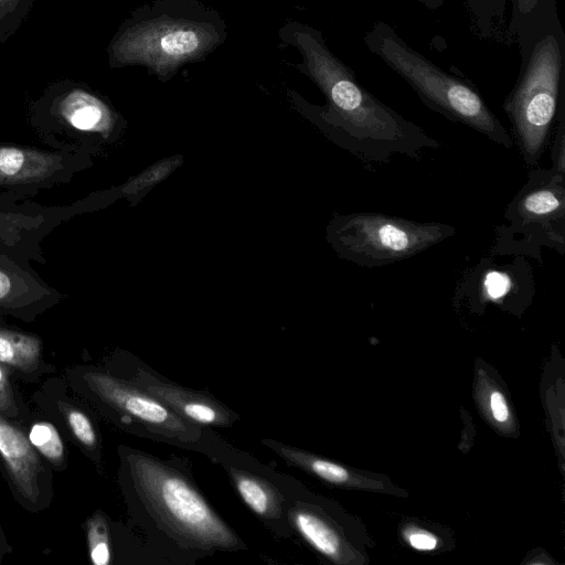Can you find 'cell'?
Segmentation results:
<instances>
[{
	"label": "cell",
	"mask_w": 565,
	"mask_h": 565,
	"mask_svg": "<svg viewBox=\"0 0 565 565\" xmlns=\"http://www.w3.org/2000/svg\"><path fill=\"white\" fill-rule=\"evenodd\" d=\"M493 417L498 422L507 420L509 416L508 406L504 396L500 392H493L490 399Z\"/></svg>",
	"instance_id": "obj_24"
},
{
	"label": "cell",
	"mask_w": 565,
	"mask_h": 565,
	"mask_svg": "<svg viewBox=\"0 0 565 565\" xmlns=\"http://www.w3.org/2000/svg\"><path fill=\"white\" fill-rule=\"evenodd\" d=\"M127 462L140 499L170 535L202 550L241 546L235 532L179 471L138 451H129Z\"/></svg>",
	"instance_id": "obj_5"
},
{
	"label": "cell",
	"mask_w": 565,
	"mask_h": 565,
	"mask_svg": "<svg viewBox=\"0 0 565 565\" xmlns=\"http://www.w3.org/2000/svg\"><path fill=\"white\" fill-rule=\"evenodd\" d=\"M0 363L28 383L39 382L55 367L44 359L43 344L38 337L0 329Z\"/></svg>",
	"instance_id": "obj_12"
},
{
	"label": "cell",
	"mask_w": 565,
	"mask_h": 565,
	"mask_svg": "<svg viewBox=\"0 0 565 565\" xmlns=\"http://www.w3.org/2000/svg\"><path fill=\"white\" fill-rule=\"evenodd\" d=\"M88 555L95 565L111 562V542L108 523L100 511H95L86 521Z\"/></svg>",
	"instance_id": "obj_19"
},
{
	"label": "cell",
	"mask_w": 565,
	"mask_h": 565,
	"mask_svg": "<svg viewBox=\"0 0 565 565\" xmlns=\"http://www.w3.org/2000/svg\"><path fill=\"white\" fill-rule=\"evenodd\" d=\"M224 36L218 19L189 0H163L141 11L114 44L119 64H138L160 77L173 75L216 47Z\"/></svg>",
	"instance_id": "obj_4"
},
{
	"label": "cell",
	"mask_w": 565,
	"mask_h": 565,
	"mask_svg": "<svg viewBox=\"0 0 565 565\" xmlns=\"http://www.w3.org/2000/svg\"><path fill=\"white\" fill-rule=\"evenodd\" d=\"M0 472L14 500L38 513L53 499V470L30 445L22 425L0 413Z\"/></svg>",
	"instance_id": "obj_8"
},
{
	"label": "cell",
	"mask_w": 565,
	"mask_h": 565,
	"mask_svg": "<svg viewBox=\"0 0 565 565\" xmlns=\"http://www.w3.org/2000/svg\"><path fill=\"white\" fill-rule=\"evenodd\" d=\"M365 46L399 75L425 105L461 122L491 141L511 148L513 138L469 79L438 67L411 47L386 22L374 23L363 38Z\"/></svg>",
	"instance_id": "obj_3"
},
{
	"label": "cell",
	"mask_w": 565,
	"mask_h": 565,
	"mask_svg": "<svg viewBox=\"0 0 565 565\" xmlns=\"http://www.w3.org/2000/svg\"><path fill=\"white\" fill-rule=\"evenodd\" d=\"M558 20L556 0H512L507 36L515 42Z\"/></svg>",
	"instance_id": "obj_15"
},
{
	"label": "cell",
	"mask_w": 565,
	"mask_h": 565,
	"mask_svg": "<svg viewBox=\"0 0 565 565\" xmlns=\"http://www.w3.org/2000/svg\"><path fill=\"white\" fill-rule=\"evenodd\" d=\"M451 225L419 223L373 212L338 215L329 241L344 259L372 268L407 259L452 236Z\"/></svg>",
	"instance_id": "obj_6"
},
{
	"label": "cell",
	"mask_w": 565,
	"mask_h": 565,
	"mask_svg": "<svg viewBox=\"0 0 565 565\" xmlns=\"http://www.w3.org/2000/svg\"><path fill=\"white\" fill-rule=\"evenodd\" d=\"M408 541L411 545L417 550H434L437 544V540L429 533L420 530L408 533Z\"/></svg>",
	"instance_id": "obj_23"
},
{
	"label": "cell",
	"mask_w": 565,
	"mask_h": 565,
	"mask_svg": "<svg viewBox=\"0 0 565 565\" xmlns=\"http://www.w3.org/2000/svg\"><path fill=\"white\" fill-rule=\"evenodd\" d=\"M508 0H466L472 23L482 39H489L493 34L507 9Z\"/></svg>",
	"instance_id": "obj_21"
},
{
	"label": "cell",
	"mask_w": 565,
	"mask_h": 565,
	"mask_svg": "<svg viewBox=\"0 0 565 565\" xmlns=\"http://www.w3.org/2000/svg\"><path fill=\"white\" fill-rule=\"evenodd\" d=\"M511 286V279L505 273L492 270L484 277L482 290L488 298L497 300L507 295Z\"/></svg>",
	"instance_id": "obj_22"
},
{
	"label": "cell",
	"mask_w": 565,
	"mask_h": 565,
	"mask_svg": "<svg viewBox=\"0 0 565 565\" xmlns=\"http://www.w3.org/2000/svg\"><path fill=\"white\" fill-rule=\"evenodd\" d=\"M289 521L300 535L320 553L338 558L341 542L334 530L317 513L301 507H292Z\"/></svg>",
	"instance_id": "obj_16"
},
{
	"label": "cell",
	"mask_w": 565,
	"mask_h": 565,
	"mask_svg": "<svg viewBox=\"0 0 565 565\" xmlns=\"http://www.w3.org/2000/svg\"><path fill=\"white\" fill-rule=\"evenodd\" d=\"M11 551V546L9 545L7 537L0 525V563L6 554Z\"/></svg>",
	"instance_id": "obj_26"
},
{
	"label": "cell",
	"mask_w": 565,
	"mask_h": 565,
	"mask_svg": "<svg viewBox=\"0 0 565 565\" xmlns=\"http://www.w3.org/2000/svg\"><path fill=\"white\" fill-rule=\"evenodd\" d=\"M132 382L195 425L227 427L236 419L212 396L162 381L145 370H139Z\"/></svg>",
	"instance_id": "obj_11"
},
{
	"label": "cell",
	"mask_w": 565,
	"mask_h": 565,
	"mask_svg": "<svg viewBox=\"0 0 565 565\" xmlns=\"http://www.w3.org/2000/svg\"><path fill=\"white\" fill-rule=\"evenodd\" d=\"M564 175L553 168L533 170L527 183L508 206L505 217L521 231L541 230L559 252L564 249Z\"/></svg>",
	"instance_id": "obj_9"
},
{
	"label": "cell",
	"mask_w": 565,
	"mask_h": 565,
	"mask_svg": "<svg viewBox=\"0 0 565 565\" xmlns=\"http://www.w3.org/2000/svg\"><path fill=\"white\" fill-rule=\"evenodd\" d=\"M288 35L302 57L297 67L327 100L324 107L311 106L309 113L339 146L370 164L390 163L397 156L417 159L440 147L422 127L366 90L329 50L320 31L294 23Z\"/></svg>",
	"instance_id": "obj_1"
},
{
	"label": "cell",
	"mask_w": 565,
	"mask_h": 565,
	"mask_svg": "<svg viewBox=\"0 0 565 565\" xmlns=\"http://www.w3.org/2000/svg\"><path fill=\"white\" fill-rule=\"evenodd\" d=\"M64 114L74 127L82 130L98 128L107 118L106 108L98 99L79 92L66 99Z\"/></svg>",
	"instance_id": "obj_18"
},
{
	"label": "cell",
	"mask_w": 565,
	"mask_h": 565,
	"mask_svg": "<svg viewBox=\"0 0 565 565\" xmlns=\"http://www.w3.org/2000/svg\"><path fill=\"white\" fill-rule=\"evenodd\" d=\"M230 473L239 497L257 515L267 520L281 516L282 497L273 484L244 470L232 468Z\"/></svg>",
	"instance_id": "obj_13"
},
{
	"label": "cell",
	"mask_w": 565,
	"mask_h": 565,
	"mask_svg": "<svg viewBox=\"0 0 565 565\" xmlns=\"http://www.w3.org/2000/svg\"><path fill=\"white\" fill-rule=\"evenodd\" d=\"M11 375V371L0 363V413L8 419L23 425L33 412L15 390Z\"/></svg>",
	"instance_id": "obj_20"
},
{
	"label": "cell",
	"mask_w": 565,
	"mask_h": 565,
	"mask_svg": "<svg viewBox=\"0 0 565 565\" xmlns=\"http://www.w3.org/2000/svg\"><path fill=\"white\" fill-rule=\"evenodd\" d=\"M521 65L503 109L526 166L540 161L565 106V32L561 21L515 41ZM512 137V138H513Z\"/></svg>",
	"instance_id": "obj_2"
},
{
	"label": "cell",
	"mask_w": 565,
	"mask_h": 565,
	"mask_svg": "<svg viewBox=\"0 0 565 565\" xmlns=\"http://www.w3.org/2000/svg\"><path fill=\"white\" fill-rule=\"evenodd\" d=\"M425 8L429 10H437L444 3V0H418Z\"/></svg>",
	"instance_id": "obj_27"
},
{
	"label": "cell",
	"mask_w": 565,
	"mask_h": 565,
	"mask_svg": "<svg viewBox=\"0 0 565 565\" xmlns=\"http://www.w3.org/2000/svg\"><path fill=\"white\" fill-rule=\"evenodd\" d=\"M50 164L44 156L17 148H0V182L44 177Z\"/></svg>",
	"instance_id": "obj_17"
},
{
	"label": "cell",
	"mask_w": 565,
	"mask_h": 565,
	"mask_svg": "<svg viewBox=\"0 0 565 565\" xmlns=\"http://www.w3.org/2000/svg\"><path fill=\"white\" fill-rule=\"evenodd\" d=\"M10 287L9 277L0 270V301L7 298L10 292Z\"/></svg>",
	"instance_id": "obj_25"
},
{
	"label": "cell",
	"mask_w": 565,
	"mask_h": 565,
	"mask_svg": "<svg viewBox=\"0 0 565 565\" xmlns=\"http://www.w3.org/2000/svg\"><path fill=\"white\" fill-rule=\"evenodd\" d=\"M64 380L79 399L136 418L157 434L183 441H195L200 436L195 424L180 417L135 382L83 365L66 370Z\"/></svg>",
	"instance_id": "obj_7"
},
{
	"label": "cell",
	"mask_w": 565,
	"mask_h": 565,
	"mask_svg": "<svg viewBox=\"0 0 565 565\" xmlns=\"http://www.w3.org/2000/svg\"><path fill=\"white\" fill-rule=\"evenodd\" d=\"M22 427L32 448L53 471H63L67 468L63 435L51 419L34 416L32 413Z\"/></svg>",
	"instance_id": "obj_14"
},
{
	"label": "cell",
	"mask_w": 565,
	"mask_h": 565,
	"mask_svg": "<svg viewBox=\"0 0 565 565\" xmlns=\"http://www.w3.org/2000/svg\"><path fill=\"white\" fill-rule=\"evenodd\" d=\"M31 401L68 441L96 466L99 465L102 448L97 426L64 377L46 379L32 394Z\"/></svg>",
	"instance_id": "obj_10"
}]
</instances>
